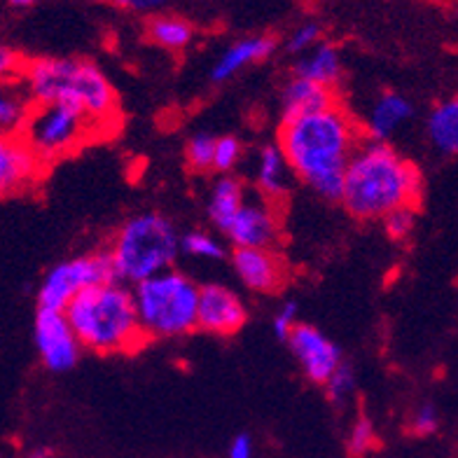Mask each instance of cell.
<instances>
[{
	"label": "cell",
	"instance_id": "6da1fadb",
	"mask_svg": "<svg viewBox=\"0 0 458 458\" xmlns=\"http://www.w3.org/2000/svg\"><path fill=\"white\" fill-rule=\"evenodd\" d=\"M278 148L290 169L327 201H342L344 178L360 148V129L342 103L323 113L284 122L278 127Z\"/></svg>",
	"mask_w": 458,
	"mask_h": 458
},
{
	"label": "cell",
	"instance_id": "7a4b0ae2",
	"mask_svg": "<svg viewBox=\"0 0 458 458\" xmlns=\"http://www.w3.org/2000/svg\"><path fill=\"white\" fill-rule=\"evenodd\" d=\"M423 175L388 143H368L353 152L344 178V208L356 220H384L403 206H419Z\"/></svg>",
	"mask_w": 458,
	"mask_h": 458
},
{
	"label": "cell",
	"instance_id": "3957f363",
	"mask_svg": "<svg viewBox=\"0 0 458 458\" xmlns=\"http://www.w3.org/2000/svg\"><path fill=\"white\" fill-rule=\"evenodd\" d=\"M64 314L82 349L94 353H129L148 342L140 327L133 290L122 284L94 285L80 293Z\"/></svg>",
	"mask_w": 458,
	"mask_h": 458
},
{
	"label": "cell",
	"instance_id": "277c9868",
	"mask_svg": "<svg viewBox=\"0 0 458 458\" xmlns=\"http://www.w3.org/2000/svg\"><path fill=\"white\" fill-rule=\"evenodd\" d=\"M24 80L30 103H68L87 113L94 124L117 117V94L106 72L85 59H33L26 64Z\"/></svg>",
	"mask_w": 458,
	"mask_h": 458
},
{
	"label": "cell",
	"instance_id": "5b68a950",
	"mask_svg": "<svg viewBox=\"0 0 458 458\" xmlns=\"http://www.w3.org/2000/svg\"><path fill=\"white\" fill-rule=\"evenodd\" d=\"M178 250L181 236L162 213H140L127 220L108 248L120 284L133 285L169 272Z\"/></svg>",
	"mask_w": 458,
	"mask_h": 458
},
{
	"label": "cell",
	"instance_id": "8992f818",
	"mask_svg": "<svg viewBox=\"0 0 458 458\" xmlns=\"http://www.w3.org/2000/svg\"><path fill=\"white\" fill-rule=\"evenodd\" d=\"M199 295L201 285L175 269L133 285V300L148 342L181 337L197 330Z\"/></svg>",
	"mask_w": 458,
	"mask_h": 458
},
{
	"label": "cell",
	"instance_id": "52a82bcc",
	"mask_svg": "<svg viewBox=\"0 0 458 458\" xmlns=\"http://www.w3.org/2000/svg\"><path fill=\"white\" fill-rule=\"evenodd\" d=\"M91 131H94V122L75 106H68V103L36 106L33 103L21 136L45 164L78 150L80 145L89 139Z\"/></svg>",
	"mask_w": 458,
	"mask_h": 458
},
{
	"label": "cell",
	"instance_id": "ba28073f",
	"mask_svg": "<svg viewBox=\"0 0 458 458\" xmlns=\"http://www.w3.org/2000/svg\"><path fill=\"white\" fill-rule=\"evenodd\" d=\"M108 284H120L108 250L66 259L45 274L43 284L38 288V309L64 314L80 293Z\"/></svg>",
	"mask_w": 458,
	"mask_h": 458
},
{
	"label": "cell",
	"instance_id": "9c48e42d",
	"mask_svg": "<svg viewBox=\"0 0 458 458\" xmlns=\"http://www.w3.org/2000/svg\"><path fill=\"white\" fill-rule=\"evenodd\" d=\"M33 337H36L40 360L49 372H68L71 368H75L82 344L68 323L66 314L38 309Z\"/></svg>",
	"mask_w": 458,
	"mask_h": 458
},
{
	"label": "cell",
	"instance_id": "30bf717a",
	"mask_svg": "<svg viewBox=\"0 0 458 458\" xmlns=\"http://www.w3.org/2000/svg\"><path fill=\"white\" fill-rule=\"evenodd\" d=\"M288 346L295 353L304 377L316 386H326L332 374L337 372V368L344 362L337 344L320 330H316L314 326L300 323L295 332L290 335Z\"/></svg>",
	"mask_w": 458,
	"mask_h": 458
},
{
	"label": "cell",
	"instance_id": "8fae6325",
	"mask_svg": "<svg viewBox=\"0 0 458 458\" xmlns=\"http://www.w3.org/2000/svg\"><path fill=\"white\" fill-rule=\"evenodd\" d=\"M227 239L234 248H265L274 250L281 239V223L272 201L265 197L246 199L232 227L227 229Z\"/></svg>",
	"mask_w": 458,
	"mask_h": 458
},
{
	"label": "cell",
	"instance_id": "7c38bea8",
	"mask_svg": "<svg viewBox=\"0 0 458 458\" xmlns=\"http://www.w3.org/2000/svg\"><path fill=\"white\" fill-rule=\"evenodd\" d=\"M232 267L248 290L259 295H274L288 281V265L276 250L265 248H234Z\"/></svg>",
	"mask_w": 458,
	"mask_h": 458
},
{
	"label": "cell",
	"instance_id": "4fadbf2b",
	"mask_svg": "<svg viewBox=\"0 0 458 458\" xmlns=\"http://www.w3.org/2000/svg\"><path fill=\"white\" fill-rule=\"evenodd\" d=\"M248 311L242 297L234 290L225 285L208 284L201 285L199 316H197V330L211 332V335H236L246 326Z\"/></svg>",
	"mask_w": 458,
	"mask_h": 458
},
{
	"label": "cell",
	"instance_id": "5bb4252c",
	"mask_svg": "<svg viewBox=\"0 0 458 458\" xmlns=\"http://www.w3.org/2000/svg\"><path fill=\"white\" fill-rule=\"evenodd\" d=\"M43 169V159L30 150L21 133L0 140V192L5 197L24 192L38 181Z\"/></svg>",
	"mask_w": 458,
	"mask_h": 458
},
{
	"label": "cell",
	"instance_id": "9a60e30c",
	"mask_svg": "<svg viewBox=\"0 0 458 458\" xmlns=\"http://www.w3.org/2000/svg\"><path fill=\"white\" fill-rule=\"evenodd\" d=\"M335 106H339L337 89H327V87L314 85L309 80L293 78L281 97V124L307 117V114L323 113Z\"/></svg>",
	"mask_w": 458,
	"mask_h": 458
},
{
	"label": "cell",
	"instance_id": "2e32d148",
	"mask_svg": "<svg viewBox=\"0 0 458 458\" xmlns=\"http://www.w3.org/2000/svg\"><path fill=\"white\" fill-rule=\"evenodd\" d=\"M411 117H414V106L410 103V98H404L403 94H395V91H386L374 101L368 122H365V133L372 143H386Z\"/></svg>",
	"mask_w": 458,
	"mask_h": 458
},
{
	"label": "cell",
	"instance_id": "e0dca14e",
	"mask_svg": "<svg viewBox=\"0 0 458 458\" xmlns=\"http://www.w3.org/2000/svg\"><path fill=\"white\" fill-rule=\"evenodd\" d=\"M276 38L274 36H248L236 40L234 45H229L225 49V55L217 59V64L211 71L213 82H225L232 75L246 68L248 64H255V61H262L267 56L274 55L276 49Z\"/></svg>",
	"mask_w": 458,
	"mask_h": 458
},
{
	"label": "cell",
	"instance_id": "ac0fdd59",
	"mask_svg": "<svg viewBox=\"0 0 458 458\" xmlns=\"http://www.w3.org/2000/svg\"><path fill=\"white\" fill-rule=\"evenodd\" d=\"M293 169H290L288 159H285L284 150L278 148V143L265 145L258 155V182L259 197H265L267 201H281L290 190V178H293Z\"/></svg>",
	"mask_w": 458,
	"mask_h": 458
},
{
	"label": "cell",
	"instance_id": "d6986e66",
	"mask_svg": "<svg viewBox=\"0 0 458 458\" xmlns=\"http://www.w3.org/2000/svg\"><path fill=\"white\" fill-rule=\"evenodd\" d=\"M293 72H295V78L309 80L314 85L335 89L339 78H342V56H339V49L332 43H320L318 47H314L297 61Z\"/></svg>",
	"mask_w": 458,
	"mask_h": 458
},
{
	"label": "cell",
	"instance_id": "ffe728a7",
	"mask_svg": "<svg viewBox=\"0 0 458 458\" xmlns=\"http://www.w3.org/2000/svg\"><path fill=\"white\" fill-rule=\"evenodd\" d=\"M243 204H246L243 182L239 178H234V175H220L213 182L211 197H208V217H211V223L220 232L227 234V229L232 227V223H234V217L243 208Z\"/></svg>",
	"mask_w": 458,
	"mask_h": 458
},
{
	"label": "cell",
	"instance_id": "44dd1931",
	"mask_svg": "<svg viewBox=\"0 0 458 458\" xmlns=\"http://www.w3.org/2000/svg\"><path fill=\"white\" fill-rule=\"evenodd\" d=\"M426 131L435 150L446 157H458V97L437 103L430 110Z\"/></svg>",
	"mask_w": 458,
	"mask_h": 458
},
{
	"label": "cell",
	"instance_id": "7402d4cb",
	"mask_svg": "<svg viewBox=\"0 0 458 458\" xmlns=\"http://www.w3.org/2000/svg\"><path fill=\"white\" fill-rule=\"evenodd\" d=\"M145 33L157 47L181 52L192 43L194 26L192 21H187L185 17H178V14H155L148 19Z\"/></svg>",
	"mask_w": 458,
	"mask_h": 458
},
{
	"label": "cell",
	"instance_id": "603a6c76",
	"mask_svg": "<svg viewBox=\"0 0 458 458\" xmlns=\"http://www.w3.org/2000/svg\"><path fill=\"white\" fill-rule=\"evenodd\" d=\"M216 143L217 139L211 133H194L185 145L187 166L197 174L216 169Z\"/></svg>",
	"mask_w": 458,
	"mask_h": 458
},
{
	"label": "cell",
	"instance_id": "cb8c5ba5",
	"mask_svg": "<svg viewBox=\"0 0 458 458\" xmlns=\"http://www.w3.org/2000/svg\"><path fill=\"white\" fill-rule=\"evenodd\" d=\"M30 108H33V103L19 97L0 98V127H3L5 136L21 133V129L26 127V120H29Z\"/></svg>",
	"mask_w": 458,
	"mask_h": 458
},
{
	"label": "cell",
	"instance_id": "d4e9b609",
	"mask_svg": "<svg viewBox=\"0 0 458 458\" xmlns=\"http://www.w3.org/2000/svg\"><path fill=\"white\" fill-rule=\"evenodd\" d=\"M181 250L192 258L204 259H220L225 255L223 243L206 232H187L185 236H181Z\"/></svg>",
	"mask_w": 458,
	"mask_h": 458
},
{
	"label": "cell",
	"instance_id": "484cf974",
	"mask_svg": "<svg viewBox=\"0 0 458 458\" xmlns=\"http://www.w3.org/2000/svg\"><path fill=\"white\" fill-rule=\"evenodd\" d=\"M353 388H356V369H353L351 362L344 360L337 368V372L332 374L330 381L326 384L327 398L335 404H339L349 398L351 393H353Z\"/></svg>",
	"mask_w": 458,
	"mask_h": 458
},
{
	"label": "cell",
	"instance_id": "4316f807",
	"mask_svg": "<svg viewBox=\"0 0 458 458\" xmlns=\"http://www.w3.org/2000/svg\"><path fill=\"white\" fill-rule=\"evenodd\" d=\"M377 442V433H374V426L368 416H358L353 428L349 433V442H346V449H349L351 458H362L369 452Z\"/></svg>",
	"mask_w": 458,
	"mask_h": 458
},
{
	"label": "cell",
	"instance_id": "83f0119b",
	"mask_svg": "<svg viewBox=\"0 0 458 458\" xmlns=\"http://www.w3.org/2000/svg\"><path fill=\"white\" fill-rule=\"evenodd\" d=\"M243 157V145L236 136H217L216 143V169L217 174H229Z\"/></svg>",
	"mask_w": 458,
	"mask_h": 458
},
{
	"label": "cell",
	"instance_id": "f1b7e54d",
	"mask_svg": "<svg viewBox=\"0 0 458 458\" xmlns=\"http://www.w3.org/2000/svg\"><path fill=\"white\" fill-rule=\"evenodd\" d=\"M416 225V206H403V208H395L393 213H388L384 217V229L386 234L391 236L393 242H403L411 234V229Z\"/></svg>",
	"mask_w": 458,
	"mask_h": 458
},
{
	"label": "cell",
	"instance_id": "f546056e",
	"mask_svg": "<svg viewBox=\"0 0 458 458\" xmlns=\"http://www.w3.org/2000/svg\"><path fill=\"white\" fill-rule=\"evenodd\" d=\"M320 33L323 30H320L316 21H307V24L297 26L288 38V52H295V55L304 52L307 55V52H311V49L320 45Z\"/></svg>",
	"mask_w": 458,
	"mask_h": 458
},
{
	"label": "cell",
	"instance_id": "4dcf8cb0",
	"mask_svg": "<svg viewBox=\"0 0 458 458\" xmlns=\"http://www.w3.org/2000/svg\"><path fill=\"white\" fill-rule=\"evenodd\" d=\"M300 326L297 323V301H285L284 307L278 309L276 316L272 320V330H274V337L281 339V342H288L290 335L295 332V327Z\"/></svg>",
	"mask_w": 458,
	"mask_h": 458
},
{
	"label": "cell",
	"instance_id": "1f68e13d",
	"mask_svg": "<svg viewBox=\"0 0 458 458\" xmlns=\"http://www.w3.org/2000/svg\"><path fill=\"white\" fill-rule=\"evenodd\" d=\"M437 428H440V414H437V410L428 403L421 404L414 411V416H411V433L426 437V435H433Z\"/></svg>",
	"mask_w": 458,
	"mask_h": 458
},
{
	"label": "cell",
	"instance_id": "d6a6232c",
	"mask_svg": "<svg viewBox=\"0 0 458 458\" xmlns=\"http://www.w3.org/2000/svg\"><path fill=\"white\" fill-rule=\"evenodd\" d=\"M253 437L248 433H239L234 440L229 442L227 449V458H253Z\"/></svg>",
	"mask_w": 458,
	"mask_h": 458
},
{
	"label": "cell",
	"instance_id": "836d02e7",
	"mask_svg": "<svg viewBox=\"0 0 458 458\" xmlns=\"http://www.w3.org/2000/svg\"><path fill=\"white\" fill-rule=\"evenodd\" d=\"M24 68L26 64L14 49L0 47V71H3V75H14V71L24 72Z\"/></svg>",
	"mask_w": 458,
	"mask_h": 458
},
{
	"label": "cell",
	"instance_id": "e575fe53",
	"mask_svg": "<svg viewBox=\"0 0 458 458\" xmlns=\"http://www.w3.org/2000/svg\"><path fill=\"white\" fill-rule=\"evenodd\" d=\"M131 10H148V7H159V3L150 0V3H143V0H136V3H127Z\"/></svg>",
	"mask_w": 458,
	"mask_h": 458
},
{
	"label": "cell",
	"instance_id": "d590c367",
	"mask_svg": "<svg viewBox=\"0 0 458 458\" xmlns=\"http://www.w3.org/2000/svg\"><path fill=\"white\" fill-rule=\"evenodd\" d=\"M29 458H52V449H47V446L33 449V452L29 454Z\"/></svg>",
	"mask_w": 458,
	"mask_h": 458
}]
</instances>
